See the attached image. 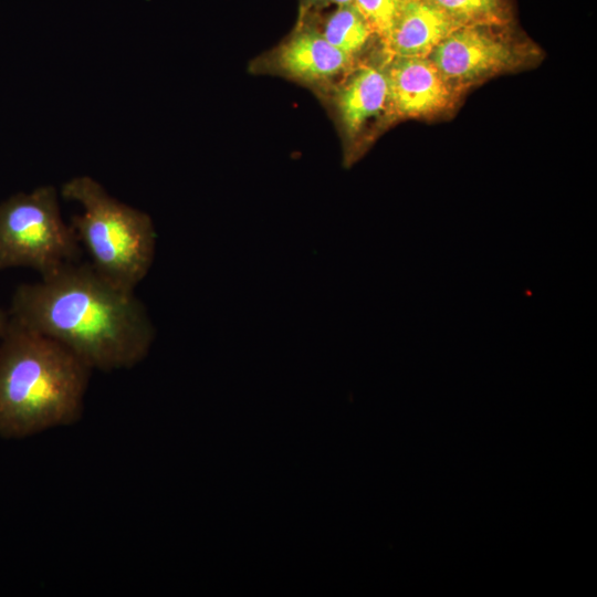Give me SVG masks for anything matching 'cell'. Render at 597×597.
<instances>
[{
    "mask_svg": "<svg viewBox=\"0 0 597 597\" xmlns=\"http://www.w3.org/2000/svg\"><path fill=\"white\" fill-rule=\"evenodd\" d=\"M8 314L66 347L92 370L105 373L138 365L155 337L135 293L109 282L88 262H73L19 285Z\"/></svg>",
    "mask_w": 597,
    "mask_h": 597,
    "instance_id": "1",
    "label": "cell"
},
{
    "mask_svg": "<svg viewBox=\"0 0 597 597\" xmlns=\"http://www.w3.org/2000/svg\"><path fill=\"white\" fill-rule=\"evenodd\" d=\"M92 371L60 343L9 317L0 341V438L78 422Z\"/></svg>",
    "mask_w": 597,
    "mask_h": 597,
    "instance_id": "2",
    "label": "cell"
},
{
    "mask_svg": "<svg viewBox=\"0 0 597 597\" xmlns=\"http://www.w3.org/2000/svg\"><path fill=\"white\" fill-rule=\"evenodd\" d=\"M61 195L82 207L70 223L88 263L109 282L135 292L155 258L157 234L151 218L112 197L88 176L64 182Z\"/></svg>",
    "mask_w": 597,
    "mask_h": 597,
    "instance_id": "3",
    "label": "cell"
},
{
    "mask_svg": "<svg viewBox=\"0 0 597 597\" xmlns=\"http://www.w3.org/2000/svg\"><path fill=\"white\" fill-rule=\"evenodd\" d=\"M81 253L54 187L19 192L0 203V272L23 266L44 277L80 261Z\"/></svg>",
    "mask_w": 597,
    "mask_h": 597,
    "instance_id": "4",
    "label": "cell"
},
{
    "mask_svg": "<svg viewBox=\"0 0 597 597\" xmlns=\"http://www.w3.org/2000/svg\"><path fill=\"white\" fill-rule=\"evenodd\" d=\"M448 82H470L512 66L513 49L480 25H461L430 53Z\"/></svg>",
    "mask_w": 597,
    "mask_h": 597,
    "instance_id": "5",
    "label": "cell"
},
{
    "mask_svg": "<svg viewBox=\"0 0 597 597\" xmlns=\"http://www.w3.org/2000/svg\"><path fill=\"white\" fill-rule=\"evenodd\" d=\"M385 74L388 101L400 116H430L450 104V82L428 57L395 56Z\"/></svg>",
    "mask_w": 597,
    "mask_h": 597,
    "instance_id": "6",
    "label": "cell"
},
{
    "mask_svg": "<svg viewBox=\"0 0 597 597\" xmlns=\"http://www.w3.org/2000/svg\"><path fill=\"white\" fill-rule=\"evenodd\" d=\"M459 27L429 0H401L386 44L395 56L427 57Z\"/></svg>",
    "mask_w": 597,
    "mask_h": 597,
    "instance_id": "7",
    "label": "cell"
},
{
    "mask_svg": "<svg viewBox=\"0 0 597 597\" xmlns=\"http://www.w3.org/2000/svg\"><path fill=\"white\" fill-rule=\"evenodd\" d=\"M350 55L331 44L322 33L304 31L294 35L280 52V65L289 74L318 81L341 73Z\"/></svg>",
    "mask_w": 597,
    "mask_h": 597,
    "instance_id": "8",
    "label": "cell"
},
{
    "mask_svg": "<svg viewBox=\"0 0 597 597\" xmlns=\"http://www.w3.org/2000/svg\"><path fill=\"white\" fill-rule=\"evenodd\" d=\"M388 101L385 72L366 66L359 69L339 93L338 111L345 129L354 135L377 115Z\"/></svg>",
    "mask_w": 597,
    "mask_h": 597,
    "instance_id": "9",
    "label": "cell"
},
{
    "mask_svg": "<svg viewBox=\"0 0 597 597\" xmlns=\"http://www.w3.org/2000/svg\"><path fill=\"white\" fill-rule=\"evenodd\" d=\"M371 29L354 3L338 6L327 18L322 34L335 48L350 56L362 50Z\"/></svg>",
    "mask_w": 597,
    "mask_h": 597,
    "instance_id": "10",
    "label": "cell"
},
{
    "mask_svg": "<svg viewBox=\"0 0 597 597\" xmlns=\"http://www.w3.org/2000/svg\"><path fill=\"white\" fill-rule=\"evenodd\" d=\"M459 25L495 22L501 13L500 0H429Z\"/></svg>",
    "mask_w": 597,
    "mask_h": 597,
    "instance_id": "11",
    "label": "cell"
},
{
    "mask_svg": "<svg viewBox=\"0 0 597 597\" xmlns=\"http://www.w3.org/2000/svg\"><path fill=\"white\" fill-rule=\"evenodd\" d=\"M353 3L371 31L386 42L398 15L401 0H353Z\"/></svg>",
    "mask_w": 597,
    "mask_h": 597,
    "instance_id": "12",
    "label": "cell"
},
{
    "mask_svg": "<svg viewBox=\"0 0 597 597\" xmlns=\"http://www.w3.org/2000/svg\"><path fill=\"white\" fill-rule=\"evenodd\" d=\"M9 322L8 311L0 308V341L6 332Z\"/></svg>",
    "mask_w": 597,
    "mask_h": 597,
    "instance_id": "13",
    "label": "cell"
},
{
    "mask_svg": "<svg viewBox=\"0 0 597 597\" xmlns=\"http://www.w3.org/2000/svg\"><path fill=\"white\" fill-rule=\"evenodd\" d=\"M314 2H322V3H335L338 6L353 3V0H312Z\"/></svg>",
    "mask_w": 597,
    "mask_h": 597,
    "instance_id": "14",
    "label": "cell"
}]
</instances>
